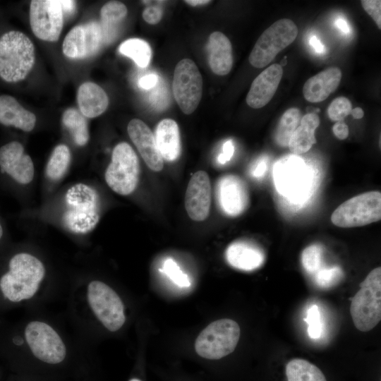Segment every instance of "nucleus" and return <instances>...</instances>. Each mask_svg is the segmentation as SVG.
I'll return each instance as SVG.
<instances>
[{
	"label": "nucleus",
	"instance_id": "nucleus-50",
	"mask_svg": "<svg viewBox=\"0 0 381 381\" xmlns=\"http://www.w3.org/2000/svg\"><path fill=\"white\" fill-rule=\"evenodd\" d=\"M47 377L30 375V377L24 381H46Z\"/></svg>",
	"mask_w": 381,
	"mask_h": 381
},
{
	"label": "nucleus",
	"instance_id": "nucleus-33",
	"mask_svg": "<svg viewBox=\"0 0 381 381\" xmlns=\"http://www.w3.org/2000/svg\"><path fill=\"white\" fill-rule=\"evenodd\" d=\"M301 262L305 270L310 274H315L322 266V248L318 244L306 247L301 254Z\"/></svg>",
	"mask_w": 381,
	"mask_h": 381
},
{
	"label": "nucleus",
	"instance_id": "nucleus-45",
	"mask_svg": "<svg viewBox=\"0 0 381 381\" xmlns=\"http://www.w3.org/2000/svg\"><path fill=\"white\" fill-rule=\"evenodd\" d=\"M310 44L316 52L320 54L323 52L324 46L320 43V41L317 37L313 36L310 40Z\"/></svg>",
	"mask_w": 381,
	"mask_h": 381
},
{
	"label": "nucleus",
	"instance_id": "nucleus-5",
	"mask_svg": "<svg viewBox=\"0 0 381 381\" xmlns=\"http://www.w3.org/2000/svg\"><path fill=\"white\" fill-rule=\"evenodd\" d=\"M0 180L24 204L33 197L37 181L34 162L18 140L0 146Z\"/></svg>",
	"mask_w": 381,
	"mask_h": 381
},
{
	"label": "nucleus",
	"instance_id": "nucleus-46",
	"mask_svg": "<svg viewBox=\"0 0 381 381\" xmlns=\"http://www.w3.org/2000/svg\"><path fill=\"white\" fill-rule=\"evenodd\" d=\"M336 26L343 32L347 33L349 32V28L347 25L345 20L342 19H338L335 22Z\"/></svg>",
	"mask_w": 381,
	"mask_h": 381
},
{
	"label": "nucleus",
	"instance_id": "nucleus-16",
	"mask_svg": "<svg viewBox=\"0 0 381 381\" xmlns=\"http://www.w3.org/2000/svg\"><path fill=\"white\" fill-rule=\"evenodd\" d=\"M216 196L222 211L230 217L242 214L248 205V192L245 182L238 176H222L216 185Z\"/></svg>",
	"mask_w": 381,
	"mask_h": 381
},
{
	"label": "nucleus",
	"instance_id": "nucleus-41",
	"mask_svg": "<svg viewBox=\"0 0 381 381\" xmlns=\"http://www.w3.org/2000/svg\"><path fill=\"white\" fill-rule=\"evenodd\" d=\"M332 131L334 135L339 140H344L349 135V127L343 121H337L332 126Z\"/></svg>",
	"mask_w": 381,
	"mask_h": 381
},
{
	"label": "nucleus",
	"instance_id": "nucleus-7",
	"mask_svg": "<svg viewBox=\"0 0 381 381\" xmlns=\"http://www.w3.org/2000/svg\"><path fill=\"white\" fill-rule=\"evenodd\" d=\"M140 175L139 159L133 148L126 142L117 143L102 172L106 185L116 194L129 196L136 190Z\"/></svg>",
	"mask_w": 381,
	"mask_h": 381
},
{
	"label": "nucleus",
	"instance_id": "nucleus-14",
	"mask_svg": "<svg viewBox=\"0 0 381 381\" xmlns=\"http://www.w3.org/2000/svg\"><path fill=\"white\" fill-rule=\"evenodd\" d=\"M64 16L59 0H32L30 2V27L34 35L42 40H58L63 28Z\"/></svg>",
	"mask_w": 381,
	"mask_h": 381
},
{
	"label": "nucleus",
	"instance_id": "nucleus-42",
	"mask_svg": "<svg viewBox=\"0 0 381 381\" xmlns=\"http://www.w3.org/2000/svg\"><path fill=\"white\" fill-rule=\"evenodd\" d=\"M158 77L155 74H149L143 76L139 80V86L145 90H149L157 85Z\"/></svg>",
	"mask_w": 381,
	"mask_h": 381
},
{
	"label": "nucleus",
	"instance_id": "nucleus-40",
	"mask_svg": "<svg viewBox=\"0 0 381 381\" xmlns=\"http://www.w3.org/2000/svg\"><path fill=\"white\" fill-rule=\"evenodd\" d=\"M234 147L231 140L226 141L223 145L222 153L218 157L219 163L224 164L229 162L233 156Z\"/></svg>",
	"mask_w": 381,
	"mask_h": 381
},
{
	"label": "nucleus",
	"instance_id": "nucleus-26",
	"mask_svg": "<svg viewBox=\"0 0 381 381\" xmlns=\"http://www.w3.org/2000/svg\"><path fill=\"white\" fill-rule=\"evenodd\" d=\"M77 101L80 111L86 118L100 116L109 104V98L104 90L92 82H85L79 87Z\"/></svg>",
	"mask_w": 381,
	"mask_h": 381
},
{
	"label": "nucleus",
	"instance_id": "nucleus-27",
	"mask_svg": "<svg viewBox=\"0 0 381 381\" xmlns=\"http://www.w3.org/2000/svg\"><path fill=\"white\" fill-rule=\"evenodd\" d=\"M320 124V118L315 113H308L302 116L300 125L292 134L289 147L296 155L308 152L316 143L315 131Z\"/></svg>",
	"mask_w": 381,
	"mask_h": 381
},
{
	"label": "nucleus",
	"instance_id": "nucleus-1",
	"mask_svg": "<svg viewBox=\"0 0 381 381\" xmlns=\"http://www.w3.org/2000/svg\"><path fill=\"white\" fill-rule=\"evenodd\" d=\"M104 209L99 188L84 179L61 186L36 207L22 212L24 219L49 225L79 244L86 243Z\"/></svg>",
	"mask_w": 381,
	"mask_h": 381
},
{
	"label": "nucleus",
	"instance_id": "nucleus-13",
	"mask_svg": "<svg viewBox=\"0 0 381 381\" xmlns=\"http://www.w3.org/2000/svg\"><path fill=\"white\" fill-rule=\"evenodd\" d=\"M173 93L178 105L186 114H192L198 107L202 93V78L190 59L181 60L175 67Z\"/></svg>",
	"mask_w": 381,
	"mask_h": 381
},
{
	"label": "nucleus",
	"instance_id": "nucleus-35",
	"mask_svg": "<svg viewBox=\"0 0 381 381\" xmlns=\"http://www.w3.org/2000/svg\"><path fill=\"white\" fill-rule=\"evenodd\" d=\"M308 324V334L313 339H320L323 332V325L319 308L313 305L306 312L304 319Z\"/></svg>",
	"mask_w": 381,
	"mask_h": 381
},
{
	"label": "nucleus",
	"instance_id": "nucleus-24",
	"mask_svg": "<svg viewBox=\"0 0 381 381\" xmlns=\"http://www.w3.org/2000/svg\"><path fill=\"white\" fill-rule=\"evenodd\" d=\"M208 62L213 73L218 75L228 74L233 65L232 46L229 38L216 31L209 37Z\"/></svg>",
	"mask_w": 381,
	"mask_h": 381
},
{
	"label": "nucleus",
	"instance_id": "nucleus-39",
	"mask_svg": "<svg viewBox=\"0 0 381 381\" xmlns=\"http://www.w3.org/2000/svg\"><path fill=\"white\" fill-rule=\"evenodd\" d=\"M163 16L162 9L157 6H150L146 7L143 12V19L149 24L155 25L158 23Z\"/></svg>",
	"mask_w": 381,
	"mask_h": 381
},
{
	"label": "nucleus",
	"instance_id": "nucleus-47",
	"mask_svg": "<svg viewBox=\"0 0 381 381\" xmlns=\"http://www.w3.org/2000/svg\"><path fill=\"white\" fill-rule=\"evenodd\" d=\"M350 114L355 119H361L364 116L363 110L361 107H356L352 109Z\"/></svg>",
	"mask_w": 381,
	"mask_h": 381
},
{
	"label": "nucleus",
	"instance_id": "nucleus-4",
	"mask_svg": "<svg viewBox=\"0 0 381 381\" xmlns=\"http://www.w3.org/2000/svg\"><path fill=\"white\" fill-rule=\"evenodd\" d=\"M71 287V312L80 331L84 333L91 321L110 332L122 328L126 320L125 306L111 286L86 271L74 277Z\"/></svg>",
	"mask_w": 381,
	"mask_h": 381
},
{
	"label": "nucleus",
	"instance_id": "nucleus-8",
	"mask_svg": "<svg viewBox=\"0 0 381 381\" xmlns=\"http://www.w3.org/2000/svg\"><path fill=\"white\" fill-rule=\"evenodd\" d=\"M273 179L277 192L296 203L304 201L310 194L314 171L296 155L286 156L273 167Z\"/></svg>",
	"mask_w": 381,
	"mask_h": 381
},
{
	"label": "nucleus",
	"instance_id": "nucleus-17",
	"mask_svg": "<svg viewBox=\"0 0 381 381\" xmlns=\"http://www.w3.org/2000/svg\"><path fill=\"white\" fill-rule=\"evenodd\" d=\"M72 152L65 143L56 145L44 166L42 180V200L55 193L67 176L72 164Z\"/></svg>",
	"mask_w": 381,
	"mask_h": 381
},
{
	"label": "nucleus",
	"instance_id": "nucleus-3",
	"mask_svg": "<svg viewBox=\"0 0 381 381\" xmlns=\"http://www.w3.org/2000/svg\"><path fill=\"white\" fill-rule=\"evenodd\" d=\"M30 362V375L48 377L47 373L60 372L77 363L80 349L54 320L45 315H31L20 336L13 339Z\"/></svg>",
	"mask_w": 381,
	"mask_h": 381
},
{
	"label": "nucleus",
	"instance_id": "nucleus-52",
	"mask_svg": "<svg viewBox=\"0 0 381 381\" xmlns=\"http://www.w3.org/2000/svg\"><path fill=\"white\" fill-rule=\"evenodd\" d=\"M286 56H284V61H281V64L280 65H282V66H285L286 64Z\"/></svg>",
	"mask_w": 381,
	"mask_h": 381
},
{
	"label": "nucleus",
	"instance_id": "nucleus-37",
	"mask_svg": "<svg viewBox=\"0 0 381 381\" xmlns=\"http://www.w3.org/2000/svg\"><path fill=\"white\" fill-rule=\"evenodd\" d=\"M163 272L178 286L188 287L190 285L188 277L183 273L176 262L171 258L165 260Z\"/></svg>",
	"mask_w": 381,
	"mask_h": 381
},
{
	"label": "nucleus",
	"instance_id": "nucleus-44",
	"mask_svg": "<svg viewBox=\"0 0 381 381\" xmlns=\"http://www.w3.org/2000/svg\"><path fill=\"white\" fill-rule=\"evenodd\" d=\"M60 4L64 12V14H71L75 11V2L70 0H60Z\"/></svg>",
	"mask_w": 381,
	"mask_h": 381
},
{
	"label": "nucleus",
	"instance_id": "nucleus-6",
	"mask_svg": "<svg viewBox=\"0 0 381 381\" xmlns=\"http://www.w3.org/2000/svg\"><path fill=\"white\" fill-rule=\"evenodd\" d=\"M35 61V47L30 38L18 30L0 36V78L8 83L24 80Z\"/></svg>",
	"mask_w": 381,
	"mask_h": 381
},
{
	"label": "nucleus",
	"instance_id": "nucleus-36",
	"mask_svg": "<svg viewBox=\"0 0 381 381\" xmlns=\"http://www.w3.org/2000/svg\"><path fill=\"white\" fill-rule=\"evenodd\" d=\"M352 109L350 100L345 97L335 98L327 108L329 118L334 121H343Z\"/></svg>",
	"mask_w": 381,
	"mask_h": 381
},
{
	"label": "nucleus",
	"instance_id": "nucleus-2",
	"mask_svg": "<svg viewBox=\"0 0 381 381\" xmlns=\"http://www.w3.org/2000/svg\"><path fill=\"white\" fill-rule=\"evenodd\" d=\"M56 274L53 264L39 246L26 243L8 258L0 274V291L12 303L37 304L53 289Z\"/></svg>",
	"mask_w": 381,
	"mask_h": 381
},
{
	"label": "nucleus",
	"instance_id": "nucleus-29",
	"mask_svg": "<svg viewBox=\"0 0 381 381\" xmlns=\"http://www.w3.org/2000/svg\"><path fill=\"white\" fill-rule=\"evenodd\" d=\"M127 8L121 2L112 1L105 4L101 8V27L104 42H109L114 37L115 26L127 15Z\"/></svg>",
	"mask_w": 381,
	"mask_h": 381
},
{
	"label": "nucleus",
	"instance_id": "nucleus-25",
	"mask_svg": "<svg viewBox=\"0 0 381 381\" xmlns=\"http://www.w3.org/2000/svg\"><path fill=\"white\" fill-rule=\"evenodd\" d=\"M155 138L163 159L176 160L181 154V145L177 123L171 119L162 120L157 126Z\"/></svg>",
	"mask_w": 381,
	"mask_h": 381
},
{
	"label": "nucleus",
	"instance_id": "nucleus-11",
	"mask_svg": "<svg viewBox=\"0 0 381 381\" xmlns=\"http://www.w3.org/2000/svg\"><path fill=\"white\" fill-rule=\"evenodd\" d=\"M296 25L290 19L277 20L259 37L248 57L258 68L268 65L278 53L291 44L298 35Z\"/></svg>",
	"mask_w": 381,
	"mask_h": 381
},
{
	"label": "nucleus",
	"instance_id": "nucleus-18",
	"mask_svg": "<svg viewBox=\"0 0 381 381\" xmlns=\"http://www.w3.org/2000/svg\"><path fill=\"white\" fill-rule=\"evenodd\" d=\"M212 198L211 183L205 171L195 172L190 178L185 194V208L189 217L197 222L206 219Z\"/></svg>",
	"mask_w": 381,
	"mask_h": 381
},
{
	"label": "nucleus",
	"instance_id": "nucleus-48",
	"mask_svg": "<svg viewBox=\"0 0 381 381\" xmlns=\"http://www.w3.org/2000/svg\"><path fill=\"white\" fill-rule=\"evenodd\" d=\"M211 1L209 0H186L185 3L192 6H202L210 4Z\"/></svg>",
	"mask_w": 381,
	"mask_h": 381
},
{
	"label": "nucleus",
	"instance_id": "nucleus-22",
	"mask_svg": "<svg viewBox=\"0 0 381 381\" xmlns=\"http://www.w3.org/2000/svg\"><path fill=\"white\" fill-rule=\"evenodd\" d=\"M341 71L338 67H329L312 76L303 87L304 98L313 103L326 99L339 85Z\"/></svg>",
	"mask_w": 381,
	"mask_h": 381
},
{
	"label": "nucleus",
	"instance_id": "nucleus-9",
	"mask_svg": "<svg viewBox=\"0 0 381 381\" xmlns=\"http://www.w3.org/2000/svg\"><path fill=\"white\" fill-rule=\"evenodd\" d=\"M350 313L355 327L361 332L373 329L381 320V268L371 270L352 298Z\"/></svg>",
	"mask_w": 381,
	"mask_h": 381
},
{
	"label": "nucleus",
	"instance_id": "nucleus-31",
	"mask_svg": "<svg viewBox=\"0 0 381 381\" xmlns=\"http://www.w3.org/2000/svg\"><path fill=\"white\" fill-rule=\"evenodd\" d=\"M302 118L298 108L288 109L281 116L274 132V140L281 147L289 145L290 138L299 126Z\"/></svg>",
	"mask_w": 381,
	"mask_h": 381
},
{
	"label": "nucleus",
	"instance_id": "nucleus-38",
	"mask_svg": "<svg viewBox=\"0 0 381 381\" xmlns=\"http://www.w3.org/2000/svg\"><path fill=\"white\" fill-rule=\"evenodd\" d=\"M363 9L369 14L376 23L378 29H381V1L362 0L361 1Z\"/></svg>",
	"mask_w": 381,
	"mask_h": 381
},
{
	"label": "nucleus",
	"instance_id": "nucleus-15",
	"mask_svg": "<svg viewBox=\"0 0 381 381\" xmlns=\"http://www.w3.org/2000/svg\"><path fill=\"white\" fill-rule=\"evenodd\" d=\"M104 42L102 28L97 21L73 28L65 37L63 52L71 59H84L96 54Z\"/></svg>",
	"mask_w": 381,
	"mask_h": 381
},
{
	"label": "nucleus",
	"instance_id": "nucleus-32",
	"mask_svg": "<svg viewBox=\"0 0 381 381\" xmlns=\"http://www.w3.org/2000/svg\"><path fill=\"white\" fill-rule=\"evenodd\" d=\"M119 49L122 54L132 59L139 67L145 68L150 62V46L142 39H128L119 46Z\"/></svg>",
	"mask_w": 381,
	"mask_h": 381
},
{
	"label": "nucleus",
	"instance_id": "nucleus-34",
	"mask_svg": "<svg viewBox=\"0 0 381 381\" xmlns=\"http://www.w3.org/2000/svg\"><path fill=\"white\" fill-rule=\"evenodd\" d=\"M343 276L344 272L338 266L320 268L315 273V282L319 287L327 289L338 284Z\"/></svg>",
	"mask_w": 381,
	"mask_h": 381
},
{
	"label": "nucleus",
	"instance_id": "nucleus-20",
	"mask_svg": "<svg viewBox=\"0 0 381 381\" xmlns=\"http://www.w3.org/2000/svg\"><path fill=\"white\" fill-rule=\"evenodd\" d=\"M283 75L280 64H274L262 71L253 81L246 96L247 104L253 109L265 106L272 99Z\"/></svg>",
	"mask_w": 381,
	"mask_h": 381
},
{
	"label": "nucleus",
	"instance_id": "nucleus-12",
	"mask_svg": "<svg viewBox=\"0 0 381 381\" xmlns=\"http://www.w3.org/2000/svg\"><path fill=\"white\" fill-rule=\"evenodd\" d=\"M381 193L369 191L349 199L332 214V222L339 227L365 226L380 220Z\"/></svg>",
	"mask_w": 381,
	"mask_h": 381
},
{
	"label": "nucleus",
	"instance_id": "nucleus-23",
	"mask_svg": "<svg viewBox=\"0 0 381 381\" xmlns=\"http://www.w3.org/2000/svg\"><path fill=\"white\" fill-rule=\"evenodd\" d=\"M225 257L231 266L243 271L259 268L265 259V253L260 248L246 241L231 243L226 250Z\"/></svg>",
	"mask_w": 381,
	"mask_h": 381
},
{
	"label": "nucleus",
	"instance_id": "nucleus-30",
	"mask_svg": "<svg viewBox=\"0 0 381 381\" xmlns=\"http://www.w3.org/2000/svg\"><path fill=\"white\" fill-rule=\"evenodd\" d=\"M286 375L287 381H327L316 365L302 358H294L288 362Z\"/></svg>",
	"mask_w": 381,
	"mask_h": 381
},
{
	"label": "nucleus",
	"instance_id": "nucleus-19",
	"mask_svg": "<svg viewBox=\"0 0 381 381\" xmlns=\"http://www.w3.org/2000/svg\"><path fill=\"white\" fill-rule=\"evenodd\" d=\"M127 132L147 166L154 171H161L164 159L150 128L140 119H133L128 124Z\"/></svg>",
	"mask_w": 381,
	"mask_h": 381
},
{
	"label": "nucleus",
	"instance_id": "nucleus-43",
	"mask_svg": "<svg viewBox=\"0 0 381 381\" xmlns=\"http://www.w3.org/2000/svg\"><path fill=\"white\" fill-rule=\"evenodd\" d=\"M267 169V160L265 158H261L255 165L252 170V175L255 178H261L264 176Z\"/></svg>",
	"mask_w": 381,
	"mask_h": 381
},
{
	"label": "nucleus",
	"instance_id": "nucleus-28",
	"mask_svg": "<svg viewBox=\"0 0 381 381\" xmlns=\"http://www.w3.org/2000/svg\"><path fill=\"white\" fill-rule=\"evenodd\" d=\"M62 125L73 143L78 147L86 146L90 140L88 123L80 111L68 108L62 115Z\"/></svg>",
	"mask_w": 381,
	"mask_h": 381
},
{
	"label": "nucleus",
	"instance_id": "nucleus-10",
	"mask_svg": "<svg viewBox=\"0 0 381 381\" xmlns=\"http://www.w3.org/2000/svg\"><path fill=\"white\" fill-rule=\"evenodd\" d=\"M241 334L238 323L231 319H220L211 322L198 335L195 349L206 359L218 360L236 349Z\"/></svg>",
	"mask_w": 381,
	"mask_h": 381
},
{
	"label": "nucleus",
	"instance_id": "nucleus-51",
	"mask_svg": "<svg viewBox=\"0 0 381 381\" xmlns=\"http://www.w3.org/2000/svg\"><path fill=\"white\" fill-rule=\"evenodd\" d=\"M128 381H143L139 377H133L131 378H130Z\"/></svg>",
	"mask_w": 381,
	"mask_h": 381
},
{
	"label": "nucleus",
	"instance_id": "nucleus-21",
	"mask_svg": "<svg viewBox=\"0 0 381 381\" xmlns=\"http://www.w3.org/2000/svg\"><path fill=\"white\" fill-rule=\"evenodd\" d=\"M36 116L25 109L17 99L8 95H0V124L29 133L36 126Z\"/></svg>",
	"mask_w": 381,
	"mask_h": 381
},
{
	"label": "nucleus",
	"instance_id": "nucleus-49",
	"mask_svg": "<svg viewBox=\"0 0 381 381\" xmlns=\"http://www.w3.org/2000/svg\"><path fill=\"white\" fill-rule=\"evenodd\" d=\"M6 229L5 225L4 224L3 220L0 217V243H1L3 240L4 239V238L6 237Z\"/></svg>",
	"mask_w": 381,
	"mask_h": 381
}]
</instances>
